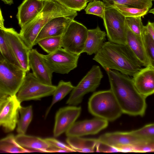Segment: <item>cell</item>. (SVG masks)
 <instances>
[{
	"label": "cell",
	"mask_w": 154,
	"mask_h": 154,
	"mask_svg": "<svg viewBox=\"0 0 154 154\" xmlns=\"http://www.w3.org/2000/svg\"><path fill=\"white\" fill-rule=\"evenodd\" d=\"M106 71L110 89L123 113L131 116H143L146 108V98L137 91L132 79L117 70L109 69Z\"/></svg>",
	"instance_id": "1"
},
{
	"label": "cell",
	"mask_w": 154,
	"mask_h": 154,
	"mask_svg": "<svg viewBox=\"0 0 154 154\" xmlns=\"http://www.w3.org/2000/svg\"><path fill=\"white\" fill-rule=\"evenodd\" d=\"M93 59L106 71L114 70L128 76H134L143 66L127 45L109 41L104 43Z\"/></svg>",
	"instance_id": "2"
},
{
	"label": "cell",
	"mask_w": 154,
	"mask_h": 154,
	"mask_svg": "<svg viewBox=\"0 0 154 154\" xmlns=\"http://www.w3.org/2000/svg\"><path fill=\"white\" fill-rule=\"evenodd\" d=\"M77 15L76 11L69 9L54 0H48L42 10L32 20L21 28L20 37L27 47L32 49L36 38L44 26L52 19L60 16Z\"/></svg>",
	"instance_id": "3"
},
{
	"label": "cell",
	"mask_w": 154,
	"mask_h": 154,
	"mask_svg": "<svg viewBox=\"0 0 154 154\" xmlns=\"http://www.w3.org/2000/svg\"><path fill=\"white\" fill-rule=\"evenodd\" d=\"M90 113L96 117L108 121H114L123 113L112 91L109 90L94 92L88 103Z\"/></svg>",
	"instance_id": "4"
},
{
	"label": "cell",
	"mask_w": 154,
	"mask_h": 154,
	"mask_svg": "<svg viewBox=\"0 0 154 154\" xmlns=\"http://www.w3.org/2000/svg\"><path fill=\"white\" fill-rule=\"evenodd\" d=\"M22 68L0 55V95H16L26 74Z\"/></svg>",
	"instance_id": "5"
},
{
	"label": "cell",
	"mask_w": 154,
	"mask_h": 154,
	"mask_svg": "<svg viewBox=\"0 0 154 154\" xmlns=\"http://www.w3.org/2000/svg\"><path fill=\"white\" fill-rule=\"evenodd\" d=\"M56 86L41 82L32 73L29 72L26 73L17 96L21 103L26 101L40 100L42 98L53 95Z\"/></svg>",
	"instance_id": "6"
},
{
	"label": "cell",
	"mask_w": 154,
	"mask_h": 154,
	"mask_svg": "<svg viewBox=\"0 0 154 154\" xmlns=\"http://www.w3.org/2000/svg\"><path fill=\"white\" fill-rule=\"evenodd\" d=\"M103 20L109 41L126 45L125 17L116 9L106 5Z\"/></svg>",
	"instance_id": "7"
},
{
	"label": "cell",
	"mask_w": 154,
	"mask_h": 154,
	"mask_svg": "<svg viewBox=\"0 0 154 154\" xmlns=\"http://www.w3.org/2000/svg\"><path fill=\"white\" fill-rule=\"evenodd\" d=\"M103 75L99 66L93 65L72 90L66 104L76 106L87 94L94 91L100 84Z\"/></svg>",
	"instance_id": "8"
},
{
	"label": "cell",
	"mask_w": 154,
	"mask_h": 154,
	"mask_svg": "<svg viewBox=\"0 0 154 154\" xmlns=\"http://www.w3.org/2000/svg\"><path fill=\"white\" fill-rule=\"evenodd\" d=\"M88 30L82 23L72 20L62 36V47L71 53L80 55L84 49Z\"/></svg>",
	"instance_id": "9"
},
{
	"label": "cell",
	"mask_w": 154,
	"mask_h": 154,
	"mask_svg": "<svg viewBox=\"0 0 154 154\" xmlns=\"http://www.w3.org/2000/svg\"><path fill=\"white\" fill-rule=\"evenodd\" d=\"M42 55L53 72L64 74L77 67L80 55L72 53L61 47L52 53Z\"/></svg>",
	"instance_id": "10"
},
{
	"label": "cell",
	"mask_w": 154,
	"mask_h": 154,
	"mask_svg": "<svg viewBox=\"0 0 154 154\" xmlns=\"http://www.w3.org/2000/svg\"><path fill=\"white\" fill-rule=\"evenodd\" d=\"M20 103L17 95H0V125L5 132L11 131L16 128Z\"/></svg>",
	"instance_id": "11"
},
{
	"label": "cell",
	"mask_w": 154,
	"mask_h": 154,
	"mask_svg": "<svg viewBox=\"0 0 154 154\" xmlns=\"http://www.w3.org/2000/svg\"><path fill=\"white\" fill-rule=\"evenodd\" d=\"M5 38L21 67L26 72L30 69L29 63L30 49L21 38L19 33L12 28H6L0 25Z\"/></svg>",
	"instance_id": "12"
},
{
	"label": "cell",
	"mask_w": 154,
	"mask_h": 154,
	"mask_svg": "<svg viewBox=\"0 0 154 154\" xmlns=\"http://www.w3.org/2000/svg\"><path fill=\"white\" fill-rule=\"evenodd\" d=\"M82 111L80 106H71L61 108L57 112L53 130L54 137L66 131L76 122Z\"/></svg>",
	"instance_id": "13"
},
{
	"label": "cell",
	"mask_w": 154,
	"mask_h": 154,
	"mask_svg": "<svg viewBox=\"0 0 154 154\" xmlns=\"http://www.w3.org/2000/svg\"><path fill=\"white\" fill-rule=\"evenodd\" d=\"M101 142L107 144L122 152L127 147L142 142V140L130 131H116L102 134L97 138Z\"/></svg>",
	"instance_id": "14"
},
{
	"label": "cell",
	"mask_w": 154,
	"mask_h": 154,
	"mask_svg": "<svg viewBox=\"0 0 154 154\" xmlns=\"http://www.w3.org/2000/svg\"><path fill=\"white\" fill-rule=\"evenodd\" d=\"M108 121L96 117L91 119L75 122L66 131L67 137H79L94 135L106 128Z\"/></svg>",
	"instance_id": "15"
},
{
	"label": "cell",
	"mask_w": 154,
	"mask_h": 154,
	"mask_svg": "<svg viewBox=\"0 0 154 154\" xmlns=\"http://www.w3.org/2000/svg\"><path fill=\"white\" fill-rule=\"evenodd\" d=\"M29 63L32 73L41 82L52 85V79L53 73L49 68L42 55L36 49L30 50L29 56Z\"/></svg>",
	"instance_id": "16"
},
{
	"label": "cell",
	"mask_w": 154,
	"mask_h": 154,
	"mask_svg": "<svg viewBox=\"0 0 154 154\" xmlns=\"http://www.w3.org/2000/svg\"><path fill=\"white\" fill-rule=\"evenodd\" d=\"M132 78L139 92L146 98L154 94V68L150 65L142 68Z\"/></svg>",
	"instance_id": "17"
},
{
	"label": "cell",
	"mask_w": 154,
	"mask_h": 154,
	"mask_svg": "<svg viewBox=\"0 0 154 154\" xmlns=\"http://www.w3.org/2000/svg\"><path fill=\"white\" fill-rule=\"evenodd\" d=\"M48 0H23L18 8L16 15L21 27L34 19L42 10Z\"/></svg>",
	"instance_id": "18"
},
{
	"label": "cell",
	"mask_w": 154,
	"mask_h": 154,
	"mask_svg": "<svg viewBox=\"0 0 154 154\" xmlns=\"http://www.w3.org/2000/svg\"><path fill=\"white\" fill-rule=\"evenodd\" d=\"M75 17L60 16L52 19L42 28L34 43V45L40 40L48 37L62 35L69 23Z\"/></svg>",
	"instance_id": "19"
},
{
	"label": "cell",
	"mask_w": 154,
	"mask_h": 154,
	"mask_svg": "<svg viewBox=\"0 0 154 154\" xmlns=\"http://www.w3.org/2000/svg\"><path fill=\"white\" fill-rule=\"evenodd\" d=\"M126 45L143 66L149 63L146 52L143 40L133 33L126 24Z\"/></svg>",
	"instance_id": "20"
},
{
	"label": "cell",
	"mask_w": 154,
	"mask_h": 154,
	"mask_svg": "<svg viewBox=\"0 0 154 154\" xmlns=\"http://www.w3.org/2000/svg\"><path fill=\"white\" fill-rule=\"evenodd\" d=\"M106 35V32L98 26L95 29H88L83 53L88 55L96 54L104 42Z\"/></svg>",
	"instance_id": "21"
},
{
	"label": "cell",
	"mask_w": 154,
	"mask_h": 154,
	"mask_svg": "<svg viewBox=\"0 0 154 154\" xmlns=\"http://www.w3.org/2000/svg\"><path fill=\"white\" fill-rule=\"evenodd\" d=\"M15 139L23 147L39 151L46 152L51 146L45 139L25 134H18L15 136Z\"/></svg>",
	"instance_id": "22"
},
{
	"label": "cell",
	"mask_w": 154,
	"mask_h": 154,
	"mask_svg": "<svg viewBox=\"0 0 154 154\" xmlns=\"http://www.w3.org/2000/svg\"><path fill=\"white\" fill-rule=\"evenodd\" d=\"M66 141L75 152H92L98 142L97 139L84 138L79 137H67Z\"/></svg>",
	"instance_id": "23"
},
{
	"label": "cell",
	"mask_w": 154,
	"mask_h": 154,
	"mask_svg": "<svg viewBox=\"0 0 154 154\" xmlns=\"http://www.w3.org/2000/svg\"><path fill=\"white\" fill-rule=\"evenodd\" d=\"M0 150L2 152L16 153L31 152L20 146L16 141L15 137L9 134L0 140Z\"/></svg>",
	"instance_id": "24"
},
{
	"label": "cell",
	"mask_w": 154,
	"mask_h": 154,
	"mask_svg": "<svg viewBox=\"0 0 154 154\" xmlns=\"http://www.w3.org/2000/svg\"><path fill=\"white\" fill-rule=\"evenodd\" d=\"M74 87L70 81L65 82L61 80L59 82L53 94L52 101L46 112L45 117L48 114L53 106L63 99L72 91Z\"/></svg>",
	"instance_id": "25"
},
{
	"label": "cell",
	"mask_w": 154,
	"mask_h": 154,
	"mask_svg": "<svg viewBox=\"0 0 154 154\" xmlns=\"http://www.w3.org/2000/svg\"><path fill=\"white\" fill-rule=\"evenodd\" d=\"M20 118L17 123V131L18 134H25L33 117L32 106L20 107Z\"/></svg>",
	"instance_id": "26"
},
{
	"label": "cell",
	"mask_w": 154,
	"mask_h": 154,
	"mask_svg": "<svg viewBox=\"0 0 154 154\" xmlns=\"http://www.w3.org/2000/svg\"><path fill=\"white\" fill-rule=\"evenodd\" d=\"M109 6L116 9L125 17H143L149 10L147 8L139 9L116 3H114Z\"/></svg>",
	"instance_id": "27"
},
{
	"label": "cell",
	"mask_w": 154,
	"mask_h": 154,
	"mask_svg": "<svg viewBox=\"0 0 154 154\" xmlns=\"http://www.w3.org/2000/svg\"><path fill=\"white\" fill-rule=\"evenodd\" d=\"M62 36L46 37L39 41L37 44L44 51L49 54L62 47Z\"/></svg>",
	"instance_id": "28"
},
{
	"label": "cell",
	"mask_w": 154,
	"mask_h": 154,
	"mask_svg": "<svg viewBox=\"0 0 154 154\" xmlns=\"http://www.w3.org/2000/svg\"><path fill=\"white\" fill-rule=\"evenodd\" d=\"M107 6H111L114 3L125 5L129 7L142 9L151 8L152 0H102Z\"/></svg>",
	"instance_id": "29"
},
{
	"label": "cell",
	"mask_w": 154,
	"mask_h": 154,
	"mask_svg": "<svg viewBox=\"0 0 154 154\" xmlns=\"http://www.w3.org/2000/svg\"><path fill=\"white\" fill-rule=\"evenodd\" d=\"M0 54L5 59L10 63L21 67L12 50L7 42L2 31L0 29Z\"/></svg>",
	"instance_id": "30"
},
{
	"label": "cell",
	"mask_w": 154,
	"mask_h": 154,
	"mask_svg": "<svg viewBox=\"0 0 154 154\" xmlns=\"http://www.w3.org/2000/svg\"><path fill=\"white\" fill-rule=\"evenodd\" d=\"M125 23L133 33L143 40V33L145 28L142 22L141 17H125Z\"/></svg>",
	"instance_id": "31"
},
{
	"label": "cell",
	"mask_w": 154,
	"mask_h": 154,
	"mask_svg": "<svg viewBox=\"0 0 154 154\" xmlns=\"http://www.w3.org/2000/svg\"><path fill=\"white\" fill-rule=\"evenodd\" d=\"M106 7V5L103 2L95 0L89 2L85 11L86 14L96 15L103 20Z\"/></svg>",
	"instance_id": "32"
},
{
	"label": "cell",
	"mask_w": 154,
	"mask_h": 154,
	"mask_svg": "<svg viewBox=\"0 0 154 154\" xmlns=\"http://www.w3.org/2000/svg\"><path fill=\"white\" fill-rule=\"evenodd\" d=\"M143 39L146 52L149 63V65L154 68V40L146 28L143 33Z\"/></svg>",
	"instance_id": "33"
},
{
	"label": "cell",
	"mask_w": 154,
	"mask_h": 154,
	"mask_svg": "<svg viewBox=\"0 0 154 154\" xmlns=\"http://www.w3.org/2000/svg\"><path fill=\"white\" fill-rule=\"evenodd\" d=\"M132 131L134 134L142 140H154V123L147 124Z\"/></svg>",
	"instance_id": "34"
},
{
	"label": "cell",
	"mask_w": 154,
	"mask_h": 154,
	"mask_svg": "<svg viewBox=\"0 0 154 154\" xmlns=\"http://www.w3.org/2000/svg\"><path fill=\"white\" fill-rule=\"evenodd\" d=\"M66 8L75 11L85 9L88 2L87 0H54Z\"/></svg>",
	"instance_id": "35"
},
{
	"label": "cell",
	"mask_w": 154,
	"mask_h": 154,
	"mask_svg": "<svg viewBox=\"0 0 154 154\" xmlns=\"http://www.w3.org/2000/svg\"><path fill=\"white\" fill-rule=\"evenodd\" d=\"M127 152H154V140L144 141L128 147Z\"/></svg>",
	"instance_id": "36"
},
{
	"label": "cell",
	"mask_w": 154,
	"mask_h": 154,
	"mask_svg": "<svg viewBox=\"0 0 154 154\" xmlns=\"http://www.w3.org/2000/svg\"><path fill=\"white\" fill-rule=\"evenodd\" d=\"M45 139L52 146L66 150L69 152H75L69 145H67L55 138H48Z\"/></svg>",
	"instance_id": "37"
},
{
	"label": "cell",
	"mask_w": 154,
	"mask_h": 154,
	"mask_svg": "<svg viewBox=\"0 0 154 154\" xmlns=\"http://www.w3.org/2000/svg\"><path fill=\"white\" fill-rule=\"evenodd\" d=\"M96 152H119L118 150L107 144L98 142L96 144Z\"/></svg>",
	"instance_id": "38"
},
{
	"label": "cell",
	"mask_w": 154,
	"mask_h": 154,
	"mask_svg": "<svg viewBox=\"0 0 154 154\" xmlns=\"http://www.w3.org/2000/svg\"><path fill=\"white\" fill-rule=\"evenodd\" d=\"M145 26L146 31L154 40V22L149 21Z\"/></svg>",
	"instance_id": "39"
},
{
	"label": "cell",
	"mask_w": 154,
	"mask_h": 154,
	"mask_svg": "<svg viewBox=\"0 0 154 154\" xmlns=\"http://www.w3.org/2000/svg\"><path fill=\"white\" fill-rule=\"evenodd\" d=\"M4 3L7 5H11L13 3V0H1Z\"/></svg>",
	"instance_id": "40"
},
{
	"label": "cell",
	"mask_w": 154,
	"mask_h": 154,
	"mask_svg": "<svg viewBox=\"0 0 154 154\" xmlns=\"http://www.w3.org/2000/svg\"><path fill=\"white\" fill-rule=\"evenodd\" d=\"M88 2H92L95 0H87Z\"/></svg>",
	"instance_id": "41"
},
{
	"label": "cell",
	"mask_w": 154,
	"mask_h": 154,
	"mask_svg": "<svg viewBox=\"0 0 154 154\" xmlns=\"http://www.w3.org/2000/svg\"><path fill=\"white\" fill-rule=\"evenodd\" d=\"M152 1H154V0H152Z\"/></svg>",
	"instance_id": "42"
}]
</instances>
